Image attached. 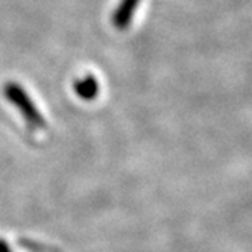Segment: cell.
Returning a JSON list of instances; mask_svg holds the SVG:
<instances>
[{"instance_id": "cell-3", "label": "cell", "mask_w": 252, "mask_h": 252, "mask_svg": "<svg viewBox=\"0 0 252 252\" xmlns=\"http://www.w3.org/2000/svg\"><path fill=\"white\" fill-rule=\"evenodd\" d=\"M75 92L81 99L92 100L99 94V84L94 76L88 75L75 82Z\"/></svg>"}, {"instance_id": "cell-4", "label": "cell", "mask_w": 252, "mask_h": 252, "mask_svg": "<svg viewBox=\"0 0 252 252\" xmlns=\"http://www.w3.org/2000/svg\"><path fill=\"white\" fill-rule=\"evenodd\" d=\"M0 252H12V251H11V248L6 245V242L0 240Z\"/></svg>"}, {"instance_id": "cell-2", "label": "cell", "mask_w": 252, "mask_h": 252, "mask_svg": "<svg viewBox=\"0 0 252 252\" xmlns=\"http://www.w3.org/2000/svg\"><path fill=\"white\" fill-rule=\"evenodd\" d=\"M138 3L140 0H122L120 5L113 14V25L120 31L128 28L129 23L132 22V17L135 9L138 8Z\"/></svg>"}, {"instance_id": "cell-1", "label": "cell", "mask_w": 252, "mask_h": 252, "mask_svg": "<svg viewBox=\"0 0 252 252\" xmlns=\"http://www.w3.org/2000/svg\"><path fill=\"white\" fill-rule=\"evenodd\" d=\"M3 93L6 96V99L19 108V111L22 113V116L26 119L28 123H31L35 128H40V126H44V119L41 116V113L37 110V106L33 105L32 99L29 97V94L25 92V88L15 82H9L5 85Z\"/></svg>"}]
</instances>
